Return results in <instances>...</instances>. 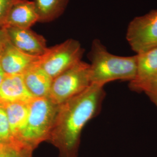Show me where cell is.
I'll return each mask as SVG.
<instances>
[{"instance_id":"6da1fadb","label":"cell","mask_w":157,"mask_h":157,"mask_svg":"<svg viewBox=\"0 0 157 157\" xmlns=\"http://www.w3.org/2000/svg\"><path fill=\"white\" fill-rule=\"evenodd\" d=\"M105 97L104 87L92 84L59 105L48 141L59 157H78L80 137L85 125L101 111Z\"/></svg>"},{"instance_id":"7a4b0ae2","label":"cell","mask_w":157,"mask_h":157,"mask_svg":"<svg viewBox=\"0 0 157 157\" xmlns=\"http://www.w3.org/2000/svg\"><path fill=\"white\" fill-rule=\"evenodd\" d=\"M91 84L101 86L116 80L132 81L136 71V56H118L110 53L100 40L92 41L88 54Z\"/></svg>"},{"instance_id":"3957f363","label":"cell","mask_w":157,"mask_h":157,"mask_svg":"<svg viewBox=\"0 0 157 157\" xmlns=\"http://www.w3.org/2000/svg\"><path fill=\"white\" fill-rule=\"evenodd\" d=\"M48 97L34 98L29 103L28 117L16 140L34 150L48 141L59 109Z\"/></svg>"},{"instance_id":"277c9868","label":"cell","mask_w":157,"mask_h":157,"mask_svg":"<svg viewBox=\"0 0 157 157\" xmlns=\"http://www.w3.org/2000/svg\"><path fill=\"white\" fill-rule=\"evenodd\" d=\"M91 85L90 65L82 60L52 79L48 97L59 105L83 92Z\"/></svg>"},{"instance_id":"5b68a950","label":"cell","mask_w":157,"mask_h":157,"mask_svg":"<svg viewBox=\"0 0 157 157\" xmlns=\"http://www.w3.org/2000/svg\"><path fill=\"white\" fill-rule=\"evenodd\" d=\"M84 52L78 41L69 39L48 47L38 63L53 79L82 61Z\"/></svg>"},{"instance_id":"8992f818","label":"cell","mask_w":157,"mask_h":157,"mask_svg":"<svg viewBox=\"0 0 157 157\" xmlns=\"http://www.w3.org/2000/svg\"><path fill=\"white\" fill-rule=\"evenodd\" d=\"M126 39L136 54L157 47V9L133 18L128 25Z\"/></svg>"},{"instance_id":"52a82bcc","label":"cell","mask_w":157,"mask_h":157,"mask_svg":"<svg viewBox=\"0 0 157 157\" xmlns=\"http://www.w3.org/2000/svg\"><path fill=\"white\" fill-rule=\"evenodd\" d=\"M136 56V75L129 82V89L137 93H145L157 78V47Z\"/></svg>"},{"instance_id":"ba28073f","label":"cell","mask_w":157,"mask_h":157,"mask_svg":"<svg viewBox=\"0 0 157 157\" xmlns=\"http://www.w3.org/2000/svg\"><path fill=\"white\" fill-rule=\"evenodd\" d=\"M9 41L23 52L33 56L44 55L48 47L45 37L32 29L5 28Z\"/></svg>"},{"instance_id":"9c48e42d","label":"cell","mask_w":157,"mask_h":157,"mask_svg":"<svg viewBox=\"0 0 157 157\" xmlns=\"http://www.w3.org/2000/svg\"><path fill=\"white\" fill-rule=\"evenodd\" d=\"M40 56L23 52L8 40L0 54V65L6 75L23 74L29 68L39 63Z\"/></svg>"},{"instance_id":"30bf717a","label":"cell","mask_w":157,"mask_h":157,"mask_svg":"<svg viewBox=\"0 0 157 157\" xmlns=\"http://www.w3.org/2000/svg\"><path fill=\"white\" fill-rule=\"evenodd\" d=\"M33 98L26 86L23 74L6 75L0 86V104L29 103Z\"/></svg>"},{"instance_id":"8fae6325","label":"cell","mask_w":157,"mask_h":157,"mask_svg":"<svg viewBox=\"0 0 157 157\" xmlns=\"http://www.w3.org/2000/svg\"><path fill=\"white\" fill-rule=\"evenodd\" d=\"M39 21V15L33 1L22 0L12 7L3 27L31 29Z\"/></svg>"},{"instance_id":"7c38bea8","label":"cell","mask_w":157,"mask_h":157,"mask_svg":"<svg viewBox=\"0 0 157 157\" xmlns=\"http://www.w3.org/2000/svg\"><path fill=\"white\" fill-rule=\"evenodd\" d=\"M27 89L34 98L48 97L52 78L37 63L23 74Z\"/></svg>"},{"instance_id":"4fadbf2b","label":"cell","mask_w":157,"mask_h":157,"mask_svg":"<svg viewBox=\"0 0 157 157\" xmlns=\"http://www.w3.org/2000/svg\"><path fill=\"white\" fill-rule=\"evenodd\" d=\"M4 108L14 141L23 129L29 114V103L11 102L1 104Z\"/></svg>"},{"instance_id":"5bb4252c","label":"cell","mask_w":157,"mask_h":157,"mask_svg":"<svg viewBox=\"0 0 157 157\" xmlns=\"http://www.w3.org/2000/svg\"><path fill=\"white\" fill-rule=\"evenodd\" d=\"M39 23L51 22L59 18L67 8L69 0H33Z\"/></svg>"},{"instance_id":"9a60e30c","label":"cell","mask_w":157,"mask_h":157,"mask_svg":"<svg viewBox=\"0 0 157 157\" xmlns=\"http://www.w3.org/2000/svg\"><path fill=\"white\" fill-rule=\"evenodd\" d=\"M33 151L22 143L14 141L0 150V157H32Z\"/></svg>"},{"instance_id":"2e32d148","label":"cell","mask_w":157,"mask_h":157,"mask_svg":"<svg viewBox=\"0 0 157 157\" xmlns=\"http://www.w3.org/2000/svg\"><path fill=\"white\" fill-rule=\"evenodd\" d=\"M14 141L6 110L0 104V142L5 145Z\"/></svg>"},{"instance_id":"e0dca14e","label":"cell","mask_w":157,"mask_h":157,"mask_svg":"<svg viewBox=\"0 0 157 157\" xmlns=\"http://www.w3.org/2000/svg\"><path fill=\"white\" fill-rule=\"evenodd\" d=\"M21 1L22 0H0V26H3L12 7Z\"/></svg>"},{"instance_id":"ac0fdd59","label":"cell","mask_w":157,"mask_h":157,"mask_svg":"<svg viewBox=\"0 0 157 157\" xmlns=\"http://www.w3.org/2000/svg\"><path fill=\"white\" fill-rule=\"evenodd\" d=\"M150 101L157 107V78L145 92Z\"/></svg>"},{"instance_id":"d6986e66","label":"cell","mask_w":157,"mask_h":157,"mask_svg":"<svg viewBox=\"0 0 157 157\" xmlns=\"http://www.w3.org/2000/svg\"><path fill=\"white\" fill-rule=\"evenodd\" d=\"M8 38L6 32V28L0 26V54L8 41Z\"/></svg>"},{"instance_id":"ffe728a7","label":"cell","mask_w":157,"mask_h":157,"mask_svg":"<svg viewBox=\"0 0 157 157\" xmlns=\"http://www.w3.org/2000/svg\"><path fill=\"white\" fill-rule=\"evenodd\" d=\"M5 76H6V74L4 72L2 67H1V65H0V86H1V84L2 83V82L4 80Z\"/></svg>"},{"instance_id":"44dd1931","label":"cell","mask_w":157,"mask_h":157,"mask_svg":"<svg viewBox=\"0 0 157 157\" xmlns=\"http://www.w3.org/2000/svg\"><path fill=\"white\" fill-rule=\"evenodd\" d=\"M5 146H6L5 144H2V143H1L0 142V150Z\"/></svg>"}]
</instances>
